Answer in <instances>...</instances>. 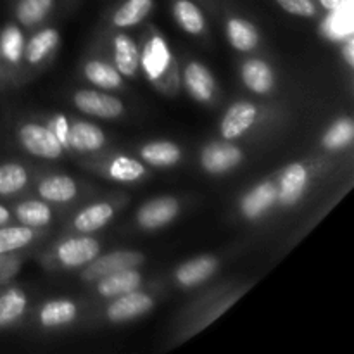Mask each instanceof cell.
Masks as SVG:
<instances>
[{
	"mask_svg": "<svg viewBox=\"0 0 354 354\" xmlns=\"http://www.w3.org/2000/svg\"><path fill=\"white\" fill-rule=\"evenodd\" d=\"M38 192L45 201H50V203H69L78 194V187H76L75 180L69 176L54 175L41 180V183L38 185Z\"/></svg>",
	"mask_w": 354,
	"mask_h": 354,
	"instance_id": "603a6c76",
	"label": "cell"
},
{
	"mask_svg": "<svg viewBox=\"0 0 354 354\" xmlns=\"http://www.w3.org/2000/svg\"><path fill=\"white\" fill-rule=\"evenodd\" d=\"M244 154L230 142H213L201 152V166L211 175H223L241 165Z\"/></svg>",
	"mask_w": 354,
	"mask_h": 354,
	"instance_id": "277c9868",
	"label": "cell"
},
{
	"mask_svg": "<svg viewBox=\"0 0 354 354\" xmlns=\"http://www.w3.org/2000/svg\"><path fill=\"white\" fill-rule=\"evenodd\" d=\"M154 306V299L147 296L145 292H138V290H131V292L123 294V296L114 297L113 303L107 306V318L113 324H123V322H130L133 318L142 317L147 311L152 310Z\"/></svg>",
	"mask_w": 354,
	"mask_h": 354,
	"instance_id": "5b68a950",
	"label": "cell"
},
{
	"mask_svg": "<svg viewBox=\"0 0 354 354\" xmlns=\"http://www.w3.org/2000/svg\"><path fill=\"white\" fill-rule=\"evenodd\" d=\"M145 175V168L140 161L127 156H120L109 166V176L118 182H137Z\"/></svg>",
	"mask_w": 354,
	"mask_h": 354,
	"instance_id": "836d02e7",
	"label": "cell"
},
{
	"mask_svg": "<svg viewBox=\"0 0 354 354\" xmlns=\"http://www.w3.org/2000/svg\"><path fill=\"white\" fill-rule=\"evenodd\" d=\"M55 0H16L14 12L21 26H35L41 23L54 9Z\"/></svg>",
	"mask_w": 354,
	"mask_h": 354,
	"instance_id": "484cf974",
	"label": "cell"
},
{
	"mask_svg": "<svg viewBox=\"0 0 354 354\" xmlns=\"http://www.w3.org/2000/svg\"><path fill=\"white\" fill-rule=\"evenodd\" d=\"M178 209L180 206L176 199H173V197H158V199L145 203L138 209L137 221L145 230H156V228L171 223L176 214H178Z\"/></svg>",
	"mask_w": 354,
	"mask_h": 354,
	"instance_id": "52a82bcc",
	"label": "cell"
},
{
	"mask_svg": "<svg viewBox=\"0 0 354 354\" xmlns=\"http://www.w3.org/2000/svg\"><path fill=\"white\" fill-rule=\"evenodd\" d=\"M173 16L183 31L190 35H201L206 30V16L194 0H175Z\"/></svg>",
	"mask_w": 354,
	"mask_h": 354,
	"instance_id": "ffe728a7",
	"label": "cell"
},
{
	"mask_svg": "<svg viewBox=\"0 0 354 354\" xmlns=\"http://www.w3.org/2000/svg\"><path fill=\"white\" fill-rule=\"evenodd\" d=\"M241 75L244 85L258 95L270 93L275 86V73L270 68V64H266L261 59H249L242 66Z\"/></svg>",
	"mask_w": 354,
	"mask_h": 354,
	"instance_id": "5bb4252c",
	"label": "cell"
},
{
	"mask_svg": "<svg viewBox=\"0 0 354 354\" xmlns=\"http://www.w3.org/2000/svg\"><path fill=\"white\" fill-rule=\"evenodd\" d=\"M354 138V124L351 118H339L334 124H330L325 131L322 144L328 151H339L349 145Z\"/></svg>",
	"mask_w": 354,
	"mask_h": 354,
	"instance_id": "d6a6232c",
	"label": "cell"
},
{
	"mask_svg": "<svg viewBox=\"0 0 354 354\" xmlns=\"http://www.w3.org/2000/svg\"><path fill=\"white\" fill-rule=\"evenodd\" d=\"M100 252V244L92 237L68 239L57 248V259L68 268L88 265Z\"/></svg>",
	"mask_w": 354,
	"mask_h": 354,
	"instance_id": "ba28073f",
	"label": "cell"
},
{
	"mask_svg": "<svg viewBox=\"0 0 354 354\" xmlns=\"http://www.w3.org/2000/svg\"><path fill=\"white\" fill-rule=\"evenodd\" d=\"M218 268V259L213 256H199L183 263L175 273L176 282L182 287H197L214 275Z\"/></svg>",
	"mask_w": 354,
	"mask_h": 354,
	"instance_id": "4fadbf2b",
	"label": "cell"
},
{
	"mask_svg": "<svg viewBox=\"0 0 354 354\" xmlns=\"http://www.w3.org/2000/svg\"><path fill=\"white\" fill-rule=\"evenodd\" d=\"M286 12L297 17L317 16V3L313 0H275Z\"/></svg>",
	"mask_w": 354,
	"mask_h": 354,
	"instance_id": "e575fe53",
	"label": "cell"
},
{
	"mask_svg": "<svg viewBox=\"0 0 354 354\" xmlns=\"http://www.w3.org/2000/svg\"><path fill=\"white\" fill-rule=\"evenodd\" d=\"M142 286V275L135 268L121 270V272H114L111 275L99 279V286H97V292L107 299H114L118 296L137 290Z\"/></svg>",
	"mask_w": 354,
	"mask_h": 354,
	"instance_id": "8fae6325",
	"label": "cell"
},
{
	"mask_svg": "<svg viewBox=\"0 0 354 354\" xmlns=\"http://www.w3.org/2000/svg\"><path fill=\"white\" fill-rule=\"evenodd\" d=\"M227 35L232 47L239 52H251L259 44L254 24L242 17H230L227 21Z\"/></svg>",
	"mask_w": 354,
	"mask_h": 354,
	"instance_id": "44dd1931",
	"label": "cell"
},
{
	"mask_svg": "<svg viewBox=\"0 0 354 354\" xmlns=\"http://www.w3.org/2000/svg\"><path fill=\"white\" fill-rule=\"evenodd\" d=\"M144 263V254L137 251H113L106 256H97L95 259L88 263L86 270L83 272L85 280H99L102 277L111 275L121 270L135 268V266Z\"/></svg>",
	"mask_w": 354,
	"mask_h": 354,
	"instance_id": "3957f363",
	"label": "cell"
},
{
	"mask_svg": "<svg viewBox=\"0 0 354 354\" xmlns=\"http://www.w3.org/2000/svg\"><path fill=\"white\" fill-rule=\"evenodd\" d=\"M28 297L17 287H9L0 292V330L16 324L26 311Z\"/></svg>",
	"mask_w": 354,
	"mask_h": 354,
	"instance_id": "d6986e66",
	"label": "cell"
},
{
	"mask_svg": "<svg viewBox=\"0 0 354 354\" xmlns=\"http://www.w3.org/2000/svg\"><path fill=\"white\" fill-rule=\"evenodd\" d=\"M73 102L82 113L90 116L102 118V120H114L123 114V102L109 93L99 90H80L73 97Z\"/></svg>",
	"mask_w": 354,
	"mask_h": 354,
	"instance_id": "7a4b0ae2",
	"label": "cell"
},
{
	"mask_svg": "<svg viewBox=\"0 0 354 354\" xmlns=\"http://www.w3.org/2000/svg\"><path fill=\"white\" fill-rule=\"evenodd\" d=\"M258 118V109L252 102L241 100V102L232 104L221 120V137L225 140H234V138L242 137Z\"/></svg>",
	"mask_w": 354,
	"mask_h": 354,
	"instance_id": "8992f818",
	"label": "cell"
},
{
	"mask_svg": "<svg viewBox=\"0 0 354 354\" xmlns=\"http://www.w3.org/2000/svg\"><path fill=\"white\" fill-rule=\"evenodd\" d=\"M59 44V31L54 28H45V30L38 31L37 35L31 37L28 45L24 47V59L30 64H38L44 61L48 54L55 48Z\"/></svg>",
	"mask_w": 354,
	"mask_h": 354,
	"instance_id": "d4e9b609",
	"label": "cell"
},
{
	"mask_svg": "<svg viewBox=\"0 0 354 354\" xmlns=\"http://www.w3.org/2000/svg\"><path fill=\"white\" fill-rule=\"evenodd\" d=\"M85 76L88 82L100 88L113 90L121 85V76L114 66L106 64L102 61H88L85 64Z\"/></svg>",
	"mask_w": 354,
	"mask_h": 354,
	"instance_id": "4dcf8cb0",
	"label": "cell"
},
{
	"mask_svg": "<svg viewBox=\"0 0 354 354\" xmlns=\"http://www.w3.org/2000/svg\"><path fill=\"white\" fill-rule=\"evenodd\" d=\"M78 317V306L69 299H55L48 301L44 308L40 310L38 320H40L41 327L45 328H57L69 325L75 322Z\"/></svg>",
	"mask_w": 354,
	"mask_h": 354,
	"instance_id": "e0dca14e",
	"label": "cell"
},
{
	"mask_svg": "<svg viewBox=\"0 0 354 354\" xmlns=\"http://www.w3.org/2000/svg\"><path fill=\"white\" fill-rule=\"evenodd\" d=\"M35 234L30 227L21 225V227H0V256L10 254L14 251L26 248L33 241Z\"/></svg>",
	"mask_w": 354,
	"mask_h": 354,
	"instance_id": "1f68e13d",
	"label": "cell"
},
{
	"mask_svg": "<svg viewBox=\"0 0 354 354\" xmlns=\"http://www.w3.org/2000/svg\"><path fill=\"white\" fill-rule=\"evenodd\" d=\"M16 218L21 225L30 228H41L50 223L52 211L50 207L40 201H24L16 207Z\"/></svg>",
	"mask_w": 354,
	"mask_h": 354,
	"instance_id": "83f0119b",
	"label": "cell"
},
{
	"mask_svg": "<svg viewBox=\"0 0 354 354\" xmlns=\"http://www.w3.org/2000/svg\"><path fill=\"white\" fill-rule=\"evenodd\" d=\"M9 220H10V211L7 209L6 206H2V204H0V227H2V225H6Z\"/></svg>",
	"mask_w": 354,
	"mask_h": 354,
	"instance_id": "f35d334b",
	"label": "cell"
},
{
	"mask_svg": "<svg viewBox=\"0 0 354 354\" xmlns=\"http://www.w3.org/2000/svg\"><path fill=\"white\" fill-rule=\"evenodd\" d=\"M342 55H344L346 62H348L349 68H353L354 66V38L351 35H348L346 37V41H344V47H342Z\"/></svg>",
	"mask_w": 354,
	"mask_h": 354,
	"instance_id": "8d00e7d4",
	"label": "cell"
},
{
	"mask_svg": "<svg viewBox=\"0 0 354 354\" xmlns=\"http://www.w3.org/2000/svg\"><path fill=\"white\" fill-rule=\"evenodd\" d=\"M114 216V209L107 203H97L80 211L75 218V228L82 234H93L106 227Z\"/></svg>",
	"mask_w": 354,
	"mask_h": 354,
	"instance_id": "7402d4cb",
	"label": "cell"
},
{
	"mask_svg": "<svg viewBox=\"0 0 354 354\" xmlns=\"http://www.w3.org/2000/svg\"><path fill=\"white\" fill-rule=\"evenodd\" d=\"M142 62H144V68L152 78H158L159 75L166 71L169 64V50L166 47L165 40L159 37H154L149 45L145 47L144 55H142Z\"/></svg>",
	"mask_w": 354,
	"mask_h": 354,
	"instance_id": "4316f807",
	"label": "cell"
},
{
	"mask_svg": "<svg viewBox=\"0 0 354 354\" xmlns=\"http://www.w3.org/2000/svg\"><path fill=\"white\" fill-rule=\"evenodd\" d=\"M154 0H124L113 14V24L118 28H131L140 24L151 14Z\"/></svg>",
	"mask_w": 354,
	"mask_h": 354,
	"instance_id": "cb8c5ba5",
	"label": "cell"
},
{
	"mask_svg": "<svg viewBox=\"0 0 354 354\" xmlns=\"http://www.w3.org/2000/svg\"><path fill=\"white\" fill-rule=\"evenodd\" d=\"M277 203V185L273 182H263L249 190L241 201V211L248 220H258Z\"/></svg>",
	"mask_w": 354,
	"mask_h": 354,
	"instance_id": "30bf717a",
	"label": "cell"
},
{
	"mask_svg": "<svg viewBox=\"0 0 354 354\" xmlns=\"http://www.w3.org/2000/svg\"><path fill=\"white\" fill-rule=\"evenodd\" d=\"M24 54V37L19 26L7 24L0 35V57L10 64H17Z\"/></svg>",
	"mask_w": 354,
	"mask_h": 354,
	"instance_id": "f546056e",
	"label": "cell"
},
{
	"mask_svg": "<svg viewBox=\"0 0 354 354\" xmlns=\"http://www.w3.org/2000/svg\"><path fill=\"white\" fill-rule=\"evenodd\" d=\"M342 2H344V0H320L322 7H324V9H327V10H334L335 7L341 6Z\"/></svg>",
	"mask_w": 354,
	"mask_h": 354,
	"instance_id": "74e56055",
	"label": "cell"
},
{
	"mask_svg": "<svg viewBox=\"0 0 354 354\" xmlns=\"http://www.w3.org/2000/svg\"><path fill=\"white\" fill-rule=\"evenodd\" d=\"M28 183V171L19 162L0 165V196L9 197L23 190Z\"/></svg>",
	"mask_w": 354,
	"mask_h": 354,
	"instance_id": "f1b7e54d",
	"label": "cell"
},
{
	"mask_svg": "<svg viewBox=\"0 0 354 354\" xmlns=\"http://www.w3.org/2000/svg\"><path fill=\"white\" fill-rule=\"evenodd\" d=\"M7 272H9V265H7L6 259H0V279H3Z\"/></svg>",
	"mask_w": 354,
	"mask_h": 354,
	"instance_id": "ab89813d",
	"label": "cell"
},
{
	"mask_svg": "<svg viewBox=\"0 0 354 354\" xmlns=\"http://www.w3.org/2000/svg\"><path fill=\"white\" fill-rule=\"evenodd\" d=\"M183 83L190 95L199 102H209L214 95V78L201 62H190L183 73Z\"/></svg>",
	"mask_w": 354,
	"mask_h": 354,
	"instance_id": "7c38bea8",
	"label": "cell"
},
{
	"mask_svg": "<svg viewBox=\"0 0 354 354\" xmlns=\"http://www.w3.org/2000/svg\"><path fill=\"white\" fill-rule=\"evenodd\" d=\"M114 66L123 76H135L140 66V50L128 35L120 33L114 37Z\"/></svg>",
	"mask_w": 354,
	"mask_h": 354,
	"instance_id": "2e32d148",
	"label": "cell"
},
{
	"mask_svg": "<svg viewBox=\"0 0 354 354\" xmlns=\"http://www.w3.org/2000/svg\"><path fill=\"white\" fill-rule=\"evenodd\" d=\"M50 128L52 131H54V135L57 137V140L61 142L62 147H68V133H69V124H68V118L62 116V114H59V116H55L54 120H52L50 123Z\"/></svg>",
	"mask_w": 354,
	"mask_h": 354,
	"instance_id": "d590c367",
	"label": "cell"
},
{
	"mask_svg": "<svg viewBox=\"0 0 354 354\" xmlns=\"http://www.w3.org/2000/svg\"><path fill=\"white\" fill-rule=\"evenodd\" d=\"M140 156L147 165L156 168H169L182 159V149L173 142L156 140L145 144L140 149Z\"/></svg>",
	"mask_w": 354,
	"mask_h": 354,
	"instance_id": "ac0fdd59",
	"label": "cell"
},
{
	"mask_svg": "<svg viewBox=\"0 0 354 354\" xmlns=\"http://www.w3.org/2000/svg\"><path fill=\"white\" fill-rule=\"evenodd\" d=\"M106 144V135L99 127L86 121H76L69 127L68 147H73L80 152L99 151Z\"/></svg>",
	"mask_w": 354,
	"mask_h": 354,
	"instance_id": "9a60e30c",
	"label": "cell"
},
{
	"mask_svg": "<svg viewBox=\"0 0 354 354\" xmlns=\"http://www.w3.org/2000/svg\"><path fill=\"white\" fill-rule=\"evenodd\" d=\"M308 187V169L301 162H292L286 168L279 187H277V201L283 206H292L303 197Z\"/></svg>",
	"mask_w": 354,
	"mask_h": 354,
	"instance_id": "9c48e42d",
	"label": "cell"
},
{
	"mask_svg": "<svg viewBox=\"0 0 354 354\" xmlns=\"http://www.w3.org/2000/svg\"><path fill=\"white\" fill-rule=\"evenodd\" d=\"M17 140L24 151L44 159H57L64 149L50 128L38 123H24L17 130Z\"/></svg>",
	"mask_w": 354,
	"mask_h": 354,
	"instance_id": "6da1fadb",
	"label": "cell"
}]
</instances>
